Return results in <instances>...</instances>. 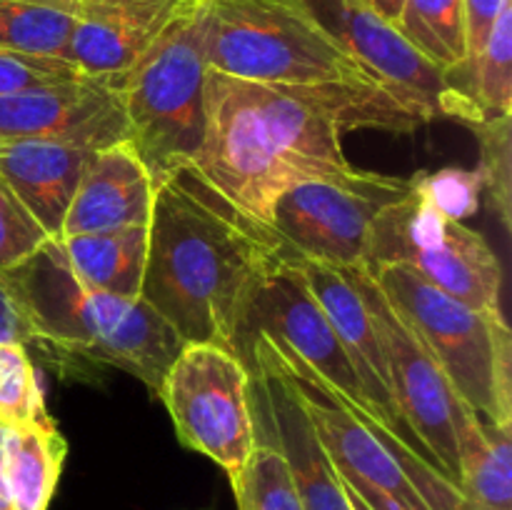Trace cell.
Masks as SVG:
<instances>
[{
	"label": "cell",
	"instance_id": "cell-1",
	"mask_svg": "<svg viewBox=\"0 0 512 510\" xmlns=\"http://www.w3.org/2000/svg\"><path fill=\"white\" fill-rule=\"evenodd\" d=\"M430 123L418 105L380 85H268L210 70L205 135L193 168L250 218L268 225L288 185L338 178L355 168L343 133H413Z\"/></svg>",
	"mask_w": 512,
	"mask_h": 510
},
{
	"label": "cell",
	"instance_id": "cell-2",
	"mask_svg": "<svg viewBox=\"0 0 512 510\" xmlns=\"http://www.w3.org/2000/svg\"><path fill=\"white\" fill-rule=\"evenodd\" d=\"M285 253L268 225L185 165L155 188L140 298L183 343H213L233 353L250 290Z\"/></svg>",
	"mask_w": 512,
	"mask_h": 510
},
{
	"label": "cell",
	"instance_id": "cell-3",
	"mask_svg": "<svg viewBox=\"0 0 512 510\" xmlns=\"http://www.w3.org/2000/svg\"><path fill=\"white\" fill-rule=\"evenodd\" d=\"M5 275L33 323L38 343L115 365L155 395L160 393L165 373L185 343L143 298H118L80 283L58 240H45Z\"/></svg>",
	"mask_w": 512,
	"mask_h": 510
},
{
	"label": "cell",
	"instance_id": "cell-4",
	"mask_svg": "<svg viewBox=\"0 0 512 510\" xmlns=\"http://www.w3.org/2000/svg\"><path fill=\"white\" fill-rule=\"evenodd\" d=\"M265 340L343 478L388 495L405 510H460L458 485L433 460L345 398L293 350Z\"/></svg>",
	"mask_w": 512,
	"mask_h": 510
},
{
	"label": "cell",
	"instance_id": "cell-5",
	"mask_svg": "<svg viewBox=\"0 0 512 510\" xmlns=\"http://www.w3.org/2000/svg\"><path fill=\"white\" fill-rule=\"evenodd\" d=\"M205 3L185 0L150 48L120 75L130 143L158 188L193 165L205 135Z\"/></svg>",
	"mask_w": 512,
	"mask_h": 510
},
{
	"label": "cell",
	"instance_id": "cell-6",
	"mask_svg": "<svg viewBox=\"0 0 512 510\" xmlns=\"http://www.w3.org/2000/svg\"><path fill=\"white\" fill-rule=\"evenodd\" d=\"M205 53L210 70L250 83L380 85L330 38L305 0H208Z\"/></svg>",
	"mask_w": 512,
	"mask_h": 510
},
{
	"label": "cell",
	"instance_id": "cell-7",
	"mask_svg": "<svg viewBox=\"0 0 512 510\" xmlns=\"http://www.w3.org/2000/svg\"><path fill=\"white\" fill-rule=\"evenodd\" d=\"M368 273L443 368L455 393L488 423L512 425L508 320L443 293L405 263L375 265Z\"/></svg>",
	"mask_w": 512,
	"mask_h": 510
},
{
	"label": "cell",
	"instance_id": "cell-8",
	"mask_svg": "<svg viewBox=\"0 0 512 510\" xmlns=\"http://www.w3.org/2000/svg\"><path fill=\"white\" fill-rule=\"evenodd\" d=\"M383 263L410 265L443 293L483 313L503 315V268L488 240L465 223L445 218L415 188L380 210L370 225L363 265Z\"/></svg>",
	"mask_w": 512,
	"mask_h": 510
},
{
	"label": "cell",
	"instance_id": "cell-9",
	"mask_svg": "<svg viewBox=\"0 0 512 510\" xmlns=\"http://www.w3.org/2000/svg\"><path fill=\"white\" fill-rule=\"evenodd\" d=\"M158 398L185 448L218 463L228 478L245 468L258 430L250 370L238 355L213 343H185L165 373Z\"/></svg>",
	"mask_w": 512,
	"mask_h": 510
},
{
	"label": "cell",
	"instance_id": "cell-10",
	"mask_svg": "<svg viewBox=\"0 0 512 510\" xmlns=\"http://www.w3.org/2000/svg\"><path fill=\"white\" fill-rule=\"evenodd\" d=\"M413 190V178L353 168L338 178L288 185L270 205L268 228L303 260L350 270L363 265L378 213Z\"/></svg>",
	"mask_w": 512,
	"mask_h": 510
},
{
	"label": "cell",
	"instance_id": "cell-11",
	"mask_svg": "<svg viewBox=\"0 0 512 510\" xmlns=\"http://www.w3.org/2000/svg\"><path fill=\"white\" fill-rule=\"evenodd\" d=\"M348 275L358 293L363 295L370 318H373L385 368H388L390 393L398 405L400 418L405 420L425 455L458 485V433L473 408L455 393L443 368L435 363L418 335L390 305L368 268L358 265V268H350Z\"/></svg>",
	"mask_w": 512,
	"mask_h": 510
},
{
	"label": "cell",
	"instance_id": "cell-12",
	"mask_svg": "<svg viewBox=\"0 0 512 510\" xmlns=\"http://www.w3.org/2000/svg\"><path fill=\"white\" fill-rule=\"evenodd\" d=\"M258 335L293 350L345 398L373 413L333 323L305 278L298 255H280L250 290L233 335V353L243 363H248L250 345Z\"/></svg>",
	"mask_w": 512,
	"mask_h": 510
},
{
	"label": "cell",
	"instance_id": "cell-13",
	"mask_svg": "<svg viewBox=\"0 0 512 510\" xmlns=\"http://www.w3.org/2000/svg\"><path fill=\"white\" fill-rule=\"evenodd\" d=\"M25 138L90 150L130 140L120 75H78L0 95V140Z\"/></svg>",
	"mask_w": 512,
	"mask_h": 510
},
{
	"label": "cell",
	"instance_id": "cell-14",
	"mask_svg": "<svg viewBox=\"0 0 512 510\" xmlns=\"http://www.w3.org/2000/svg\"><path fill=\"white\" fill-rule=\"evenodd\" d=\"M250 403L255 430L285 458L303 510H353L343 480L320 443L303 405L295 398L265 338L250 345Z\"/></svg>",
	"mask_w": 512,
	"mask_h": 510
},
{
	"label": "cell",
	"instance_id": "cell-15",
	"mask_svg": "<svg viewBox=\"0 0 512 510\" xmlns=\"http://www.w3.org/2000/svg\"><path fill=\"white\" fill-rule=\"evenodd\" d=\"M305 5L330 38L385 90L418 105L430 120L443 115L448 93L445 70L420 55L398 25L380 18L360 0H305Z\"/></svg>",
	"mask_w": 512,
	"mask_h": 510
},
{
	"label": "cell",
	"instance_id": "cell-16",
	"mask_svg": "<svg viewBox=\"0 0 512 510\" xmlns=\"http://www.w3.org/2000/svg\"><path fill=\"white\" fill-rule=\"evenodd\" d=\"M300 265H303V273L308 278L310 288H313L315 298H318L320 308L325 310L328 320L333 323L335 333H338L340 343H343L345 353H348L350 363H353L360 388H363L373 413L425 455V450L420 448L415 435L405 425V420L400 418L398 405H395L393 393H390L388 368H385V358L383 350H380L373 318H370L363 295L358 293L355 283L350 280L348 270L303 258H300Z\"/></svg>",
	"mask_w": 512,
	"mask_h": 510
},
{
	"label": "cell",
	"instance_id": "cell-17",
	"mask_svg": "<svg viewBox=\"0 0 512 510\" xmlns=\"http://www.w3.org/2000/svg\"><path fill=\"white\" fill-rule=\"evenodd\" d=\"M153 198V178L130 140L95 150L65 215L60 238L148 225Z\"/></svg>",
	"mask_w": 512,
	"mask_h": 510
},
{
	"label": "cell",
	"instance_id": "cell-18",
	"mask_svg": "<svg viewBox=\"0 0 512 510\" xmlns=\"http://www.w3.org/2000/svg\"><path fill=\"white\" fill-rule=\"evenodd\" d=\"M93 153L58 140H0V178L50 240L63 233L65 215Z\"/></svg>",
	"mask_w": 512,
	"mask_h": 510
},
{
	"label": "cell",
	"instance_id": "cell-19",
	"mask_svg": "<svg viewBox=\"0 0 512 510\" xmlns=\"http://www.w3.org/2000/svg\"><path fill=\"white\" fill-rule=\"evenodd\" d=\"M183 5L185 0H123L78 20L68 60L83 75H123Z\"/></svg>",
	"mask_w": 512,
	"mask_h": 510
},
{
	"label": "cell",
	"instance_id": "cell-20",
	"mask_svg": "<svg viewBox=\"0 0 512 510\" xmlns=\"http://www.w3.org/2000/svg\"><path fill=\"white\" fill-rule=\"evenodd\" d=\"M58 245L83 285L118 298H140L148 260V225L68 235Z\"/></svg>",
	"mask_w": 512,
	"mask_h": 510
},
{
	"label": "cell",
	"instance_id": "cell-21",
	"mask_svg": "<svg viewBox=\"0 0 512 510\" xmlns=\"http://www.w3.org/2000/svg\"><path fill=\"white\" fill-rule=\"evenodd\" d=\"M68 440L50 415L10 425L5 435L3 478L13 510H48L63 473Z\"/></svg>",
	"mask_w": 512,
	"mask_h": 510
},
{
	"label": "cell",
	"instance_id": "cell-22",
	"mask_svg": "<svg viewBox=\"0 0 512 510\" xmlns=\"http://www.w3.org/2000/svg\"><path fill=\"white\" fill-rule=\"evenodd\" d=\"M460 510H512V425L470 410L458 433Z\"/></svg>",
	"mask_w": 512,
	"mask_h": 510
},
{
	"label": "cell",
	"instance_id": "cell-23",
	"mask_svg": "<svg viewBox=\"0 0 512 510\" xmlns=\"http://www.w3.org/2000/svg\"><path fill=\"white\" fill-rule=\"evenodd\" d=\"M395 25L420 55L445 73L468 58L463 0H405Z\"/></svg>",
	"mask_w": 512,
	"mask_h": 510
},
{
	"label": "cell",
	"instance_id": "cell-24",
	"mask_svg": "<svg viewBox=\"0 0 512 510\" xmlns=\"http://www.w3.org/2000/svg\"><path fill=\"white\" fill-rule=\"evenodd\" d=\"M78 18L35 0H0V48L68 60Z\"/></svg>",
	"mask_w": 512,
	"mask_h": 510
},
{
	"label": "cell",
	"instance_id": "cell-25",
	"mask_svg": "<svg viewBox=\"0 0 512 510\" xmlns=\"http://www.w3.org/2000/svg\"><path fill=\"white\" fill-rule=\"evenodd\" d=\"M230 485L238 510H303L288 463L260 433L248 463L235 478H230Z\"/></svg>",
	"mask_w": 512,
	"mask_h": 510
},
{
	"label": "cell",
	"instance_id": "cell-26",
	"mask_svg": "<svg viewBox=\"0 0 512 510\" xmlns=\"http://www.w3.org/2000/svg\"><path fill=\"white\" fill-rule=\"evenodd\" d=\"M512 115L480 120L468 125L480 145V163L475 168L483 193L495 218L510 230L512 225Z\"/></svg>",
	"mask_w": 512,
	"mask_h": 510
},
{
	"label": "cell",
	"instance_id": "cell-27",
	"mask_svg": "<svg viewBox=\"0 0 512 510\" xmlns=\"http://www.w3.org/2000/svg\"><path fill=\"white\" fill-rule=\"evenodd\" d=\"M48 415L38 373L23 343H0V420L25 425Z\"/></svg>",
	"mask_w": 512,
	"mask_h": 510
},
{
	"label": "cell",
	"instance_id": "cell-28",
	"mask_svg": "<svg viewBox=\"0 0 512 510\" xmlns=\"http://www.w3.org/2000/svg\"><path fill=\"white\" fill-rule=\"evenodd\" d=\"M413 188L445 218L458 223L478 213L480 195H483L478 173L465 168H440L435 173L415 175Z\"/></svg>",
	"mask_w": 512,
	"mask_h": 510
},
{
	"label": "cell",
	"instance_id": "cell-29",
	"mask_svg": "<svg viewBox=\"0 0 512 510\" xmlns=\"http://www.w3.org/2000/svg\"><path fill=\"white\" fill-rule=\"evenodd\" d=\"M45 240L50 238L38 220L25 210L8 183L0 178V273L28 260Z\"/></svg>",
	"mask_w": 512,
	"mask_h": 510
},
{
	"label": "cell",
	"instance_id": "cell-30",
	"mask_svg": "<svg viewBox=\"0 0 512 510\" xmlns=\"http://www.w3.org/2000/svg\"><path fill=\"white\" fill-rule=\"evenodd\" d=\"M78 75L83 73L70 60L0 48V95L20 93V90L48 83H63Z\"/></svg>",
	"mask_w": 512,
	"mask_h": 510
},
{
	"label": "cell",
	"instance_id": "cell-31",
	"mask_svg": "<svg viewBox=\"0 0 512 510\" xmlns=\"http://www.w3.org/2000/svg\"><path fill=\"white\" fill-rule=\"evenodd\" d=\"M512 0H463L465 15V45H468V58L463 65L453 70H468L480 55L483 45L488 43L490 33L495 28V20L503 13V8Z\"/></svg>",
	"mask_w": 512,
	"mask_h": 510
},
{
	"label": "cell",
	"instance_id": "cell-32",
	"mask_svg": "<svg viewBox=\"0 0 512 510\" xmlns=\"http://www.w3.org/2000/svg\"><path fill=\"white\" fill-rule=\"evenodd\" d=\"M0 343H38L33 323L5 273H0Z\"/></svg>",
	"mask_w": 512,
	"mask_h": 510
},
{
	"label": "cell",
	"instance_id": "cell-33",
	"mask_svg": "<svg viewBox=\"0 0 512 510\" xmlns=\"http://www.w3.org/2000/svg\"><path fill=\"white\" fill-rule=\"evenodd\" d=\"M360 3L368 5L370 10H375L380 18L390 20V23H398L400 13H403L405 0H360Z\"/></svg>",
	"mask_w": 512,
	"mask_h": 510
},
{
	"label": "cell",
	"instance_id": "cell-34",
	"mask_svg": "<svg viewBox=\"0 0 512 510\" xmlns=\"http://www.w3.org/2000/svg\"><path fill=\"white\" fill-rule=\"evenodd\" d=\"M10 425L5 420H0V510H13L8 500V490H5V478H3V455H5V435H8Z\"/></svg>",
	"mask_w": 512,
	"mask_h": 510
},
{
	"label": "cell",
	"instance_id": "cell-35",
	"mask_svg": "<svg viewBox=\"0 0 512 510\" xmlns=\"http://www.w3.org/2000/svg\"><path fill=\"white\" fill-rule=\"evenodd\" d=\"M343 488H345V495H348V500H350V508H353V510H373L368 503H365L363 498H360L358 493H355V490H350L345 483H343Z\"/></svg>",
	"mask_w": 512,
	"mask_h": 510
}]
</instances>
